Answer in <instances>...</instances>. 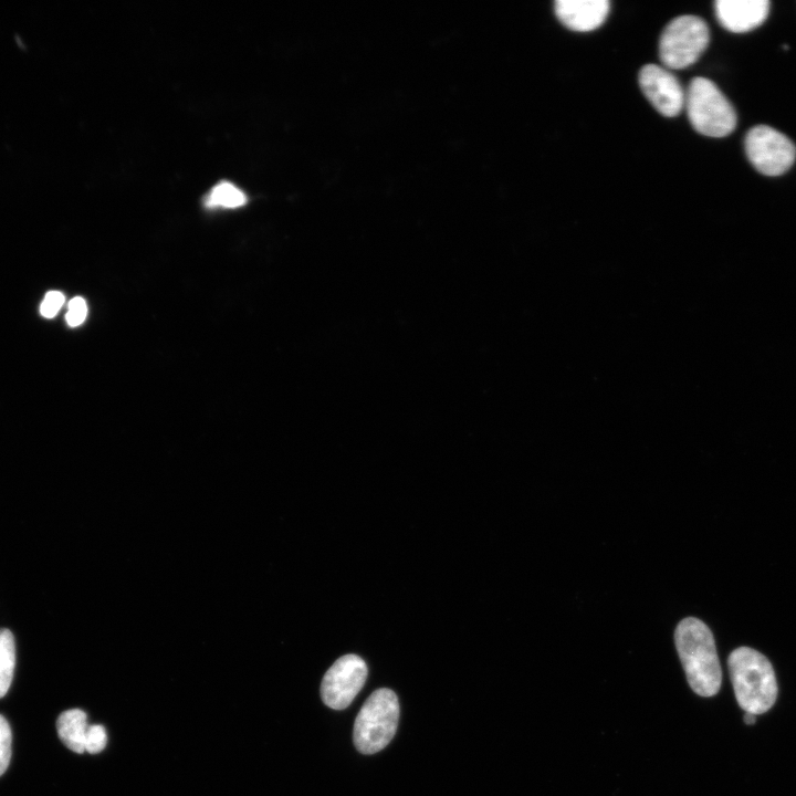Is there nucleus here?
I'll use <instances>...</instances> for the list:
<instances>
[{"label": "nucleus", "instance_id": "f257e3e1", "mask_svg": "<svg viewBox=\"0 0 796 796\" xmlns=\"http://www.w3.org/2000/svg\"><path fill=\"white\" fill-rule=\"evenodd\" d=\"M674 642L691 689L701 696L716 694L722 670L710 628L698 618L687 617L675 628Z\"/></svg>", "mask_w": 796, "mask_h": 796}, {"label": "nucleus", "instance_id": "f03ea898", "mask_svg": "<svg viewBox=\"0 0 796 796\" xmlns=\"http://www.w3.org/2000/svg\"><path fill=\"white\" fill-rule=\"evenodd\" d=\"M739 705L755 715L768 711L777 698V682L768 659L755 649L740 647L727 659Z\"/></svg>", "mask_w": 796, "mask_h": 796}, {"label": "nucleus", "instance_id": "7ed1b4c3", "mask_svg": "<svg viewBox=\"0 0 796 796\" xmlns=\"http://www.w3.org/2000/svg\"><path fill=\"white\" fill-rule=\"evenodd\" d=\"M684 106L692 127L709 137H725L736 127V113L709 78L693 77L685 92Z\"/></svg>", "mask_w": 796, "mask_h": 796}, {"label": "nucleus", "instance_id": "20e7f679", "mask_svg": "<svg viewBox=\"0 0 796 796\" xmlns=\"http://www.w3.org/2000/svg\"><path fill=\"white\" fill-rule=\"evenodd\" d=\"M399 719V703L394 691L381 688L374 691L358 712L353 731L356 748L374 754L392 740Z\"/></svg>", "mask_w": 796, "mask_h": 796}, {"label": "nucleus", "instance_id": "39448f33", "mask_svg": "<svg viewBox=\"0 0 796 796\" xmlns=\"http://www.w3.org/2000/svg\"><path fill=\"white\" fill-rule=\"evenodd\" d=\"M710 41L706 22L696 15H679L663 29L659 40V57L670 70L692 65L705 51Z\"/></svg>", "mask_w": 796, "mask_h": 796}, {"label": "nucleus", "instance_id": "423d86ee", "mask_svg": "<svg viewBox=\"0 0 796 796\" xmlns=\"http://www.w3.org/2000/svg\"><path fill=\"white\" fill-rule=\"evenodd\" d=\"M751 164L765 176H779L795 161L796 148L781 132L765 125L751 128L744 140Z\"/></svg>", "mask_w": 796, "mask_h": 796}, {"label": "nucleus", "instance_id": "0eeeda50", "mask_svg": "<svg viewBox=\"0 0 796 796\" xmlns=\"http://www.w3.org/2000/svg\"><path fill=\"white\" fill-rule=\"evenodd\" d=\"M367 666L357 654H345L326 671L321 684L323 702L331 709L347 708L367 679Z\"/></svg>", "mask_w": 796, "mask_h": 796}, {"label": "nucleus", "instance_id": "6e6552de", "mask_svg": "<svg viewBox=\"0 0 796 796\" xmlns=\"http://www.w3.org/2000/svg\"><path fill=\"white\" fill-rule=\"evenodd\" d=\"M640 90L663 116H677L684 107L685 92L677 76L657 64L643 65L638 74Z\"/></svg>", "mask_w": 796, "mask_h": 796}, {"label": "nucleus", "instance_id": "1a4fd4ad", "mask_svg": "<svg viewBox=\"0 0 796 796\" xmlns=\"http://www.w3.org/2000/svg\"><path fill=\"white\" fill-rule=\"evenodd\" d=\"M767 0H719L715 13L721 25L733 33L748 32L760 27L767 18Z\"/></svg>", "mask_w": 796, "mask_h": 796}, {"label": "nucleus", "instance_id": "9d476101", "mask_svg": "<svg viewBox=\"0 0 796 796\" xmlns=\"http://www.w3.org/2000/svg\"><path fill=\"white\" fill-rule=\"evenodd\" d=\"M609 11L610 2L607 0L555 1V14L559 22L576 32H588L599 28Z\"/></svg>", "mask_w": 796, "mask_h": 796}, {"label": "nucleus", "instance_id": "9b49d317", "mask_svg": "<svg viewBox=\"0 0 796 796\" xmlns=\"http://www.w3.org/2000/svg\"><path fill=\"white\" fill-rule=\"evenodd\" d=\"M86 713L80 709H71L60 714L56 730L64 745L75 753H83L87 731Z\"/></svg>", "mask_w": 796, "mask_h": 796}, {"label": "nucleus", "instance_id": "f8f14e48", "mask_svg": "<svg viewBox=\"0 0 796 796\" xmlns=\"http://www.w3.org/2000/svg\"><path fill=\"white\" fill-rule=\"evenodd\" d=\"M15 666V646L10 630L0 629V698L8 692Z\"/></svg>", "mask_w": 796, "mask_h": 796}, {"label": "nucleus", "instance_id": "ddd939ff", "mask_svg": "<svg viewBox=\"0 0 796 796\" xmlns=\"http://www.w3.org/2000/svg\"><path fill=\"white\" fill-rule=\"evenodd\" d=\"M245 193L228 181L213 186L205 199L208 207L238 208L247 203Z\"/></svg>", "mask_w": 796, "mask_h": 796}, {"label": "nucleus", "instance_id": "4468645a", "mask_svg": "<svg viewBox=\"0 0 796 796\" xmlns=\"http://www.w3.org/2000/svg\"><path fill=\"white\" fill-rule=\"evenodd\" d=\"M107 742V734L106 730L101 724H92L88 725L86 735H85V742H84V751L96 754L103 751L106 746Z\"/></svg>", "mask_w": 796, "mask_h": 796}, {"label": "nucleus", "instance_id": "2eb2a0df", "mask_svg": "<svg viewBox=\"0 0 796 796\" xmlns=\"http://www.w3.org/2000/svg\"><path fill=\"white\" fill-rule=\"evenodd\" d=\"M11 757V730L7 720L0 715V776L8 768Z\"/></svg>", "mask_w": 796, "mask_h": 796}, {"label": "nucleus", "instance_id": "dca6fc26", "mask_svg": "<svg viewBox=\"0 0 796 796\" xmlns=\"http://www.w3.org/2000/svg\"><path fill=\"white\" fill-rule=\"evenodd\" d=\"M64 303V295L59 291H50L45 294L41 305L40 313L45 318L54 317Z\"/></svg>", "mask_w": 796, "mask_h": 796}, {"label": "nucleus", "instance_id": "f3484780", "mask_svg": "<svg viewBox=\"0 0 796 796\" xmlns=\"http://www.w3.org/2000/svg\"><path fill=\"white\" fill-rule=\"evenodd\" d=\"M87 314V306L84 298L76 296L69 303L66 313V322L70 326L75 327L82 324Z\"/></svg>", "mask_w": 796, "mask_h": 796}, {"label": "nucleus", "instance_id": "a211bd4d", "mask_svg": "<svg viewBox=\"0 0 796 796\" xmlns=\"http://www.w3.org/2000/svg\"><path fill=\"white\" fill-rule=\"evenodd\" d=\"M755 721H756V715H755V714L745 712L744 722H745L746 724H754Z\"/></svg>", "mask_w": 796, "mask_h": 796}]
</instances>
